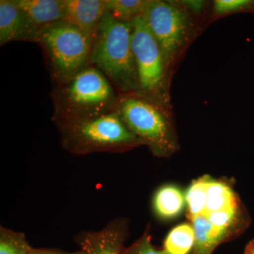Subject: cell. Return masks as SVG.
<instances>
[{"label": "cell", "mask_w": 254, "mask_h": 254, "mask_svg": "<svg viewBox=\"0 0 254 254\" xmlns=\"http://www.w3.org/2000/svg\"><path fill=\"white\" fill-rule=\"evenodd\" d=\"M120 93L93 65L88 66L52 92L55 123L95 118L117 109Z\"/></svg>", "instance_id": "obj_1"}, {"label": "cell", "mask_w": 254, "mask_h": 254, "mask_svg": "<svg viewBox=\"0 0 254 254\" xmlns=\"http://www.w3.org/2000/svg\"><path fill=\"white\" fill-rule=\"evenodd\" d=\"M132 33L133 23L117 21L106 11L92 51L91 65L104 73L120 94L138 88Z\"/></svg>", "instance_id": "obj_2"}, {"label": "cell", "mask_w": 254, "mask_h": 254, "mask_svg": "<svg viewBox=\"0 0 254 254\" xmlns=\"http://www.w3.org/2000/svg\"><path fill=\"white\" fill-rule=\"evenodd\" d=\"M55 124L64 148L74 155L117 153L144 145L128 129L117 109L95 118Z\"/></svg>", "instance_id": "obj_3"}, {"label": "cell", "mask_w": 254, "mask_h": 254, "mask_svg": "<svg viewBox=\"0 0 254 254\" xmlns=\"http://www.w3.org/2000/svg\"><path fill=\"white\" fill-rule=\"evenodd\" d=\"M117 110L128 129L155 156H170L179 150L172 110L136 92L120 94Z\"/></svg>", "instance_id": "obj_4"}, {"label": "cell", "mask_w": 254, "mask_h": 254, "mask_svg": "<svg viewBox=\"0 0 254 254\" xmlns=\"http://www.w3.org/2000/svg\"><path fill=\"white\" fill-rule=\"evenodd\" d=\"M36 43L46 56L54 86L64 83L91 65L94 39L66 21L40 29Z\"/></svg>", "instance_id": "obj_5"}, {"label": "cell", "mask_w": 254, "mask_h": 254, "mask_svg": "<svg viewBox=\"0 0 254 254\" xmlns=\"http://www.w3.org/2000/svg\"><path fill=\"white\" fill-rule=\"evenodd\" d=\"M132 48L138 81L136 93L172 110L170 88L173 72L143 16L133 22Z\"/></svg>", "instance_id": "obj_6"}, {"label": "cell", "mask_w": 254, "mask_h": 254, "mask_svg": "<svg viewBox=\"0 0 254 254\" xmlns=\"http://www.w3.org/2000/svg\"><path fill=\"white\" fill-rule=\"evenodd\" d=\"M143 16L173 72L180 55L195 37L192 14L180 1L150 0Z\"/></svg>", "instance_id": "obj_7"}, {"label": "cell", "mask_w": 254, "mask_h": 254, "mask_svg": "<svg viewBox=\"0 0 254 254\" xmlns=\"http://www.w3.org/2000/svg\"><path fill=\"white\" fill-rule=\"evenodd\" d=\"M39 29L28 19L14 0L0 1V45L12 41L36 43Z\"/></svg>", "instance_id": "obj_8"}, {"label": "cell", "mask_w": 254, "mask_h": 254, "mask_svg": "<svg viewBox=\"0 0 254 254\" xmlns=\"http://www.w3.org/2000/svg\"><path fill=\"white\" fill-rule=\"evenodd\" d=\"M64 19L95 39L107 11L106 0H63Z\"/></svg>", "instance_id": "obj_9"}, {"label": "cell", "mask_w": 254, "mask_h": 254, "mask_svg": "<svg viewBox=\"0 0 254 254\" xmlns=\"http://www.w3.org/2000/svg\"><path fill=\"white\" fill-rule=\"evenodd\" d=\"M126 229L122 222L108 224L99 231L83 234L78 245L83 254H122Z\"/></svg>", "instance_id": "obj_10"}, {"label": "cell", "mask_w": 254, "mask_h": 254, "mask_svg": "<svg viewBox=\"0 0 254 254\" xmlns=\"http://www.w3.org/2000/svg\"><path fill=\"white\" fill-rule=\"evenodd\" d=\"M38 29L64 19L63 0H14Z\"/></svg>", "instance_id": "obj_11"}, {"label": "cell", "mask_w": 254, "mask_h": 254, "mask_svg": "<svg viewBox=\"0 0 254 254\" xmlns=\"http://www.w3.org/2000/svg\"><path fill=\"white\" fill-rule=\"evenodd\" d=\"M206 191L204 207L198 215L240 210V202L236 194L227 184L206 176Z\"/></svg>", "instance_id": "obj_12"}, {"label": "cell", "mask_w": 254, "mask_h": 254, "mask_svg": "<svg viewBox=\"0 0 254 254\" xmlns=\"http://www.w3.org/2000/svg\"><path fill=\"white\" fill-rule=\"evenodd\" d=\"M186 204V197L178 187L165 185L159 189L153 199L155 213L160 218H175L182 213Z\"/></svg>", "instance_id": "obj_13"}, {"label": "cell", "mask_w": 254, "mask_h": 254, "mask_svg": "<svg viewBox=\"0 0 254 254\" xmlns=\"http://www.w3.org/2000/svg\"><path fill=\"white\" fill-rule=\"evenodd\" d=\"M195 242L192 225L181 224L168 234L164 242V250L168 254H190L194 250Z\"/></svg>", "instance_id": "obj_14"}, {"label": "cell", "mask_w": 254, "mask_h": 254, "mask_svg": "<svg viewBox=\"0 0 254 254\" xmlns=\"http://www.w3.org/2000/svg\"><path fill=\"white\" fill-rule=\"evenodd\" d=\"M150 0H106L107 11L117 21L133 23L143 16Z\"/></svg>", "instance_id": "obj_15"}, {"label": "cell", "mask_w": 254, "mask_h": 254, "mask_svg": "<svg viewBox=\"0 0 254 254\" xmlns=\"http://www.w3.org/2000/svg\"><path fill=\"white\" fill-rule=\"evenodd\" d=\"M32 250L22 234L1 227L0 254H30Z\"/></svg>", "instance_id": "obj_16"}, {"label": "cell", "mask_w": 254, "mask_h": 254, "mask_svg": "<svg viewBox=\"0 0 254 254\" xmlns=\"http://www.w3.org/2000/svg\"><path fill=\"white\" fill-rule=\"evenodd\" d=\"M253 6V0H215L213 1V13L216 17H220L252 9Z\"/></svg>", "instance_id": "obj_17"}, {"label": "cell", "mask_w": 254, "mask_h": 254, "mask_svg": "<svg viewBox=\"0 0 254 254\" xmlns=\"http://www.w3.org/2000/svg\"><path fill=\"white\" fill-rule=\"evenodd\" d=\"M122 254H168L165 250H158L150 242V235L145 234L141 238L135 242L127 250H123Z\"/></svg>", "instance_id": "obj_18"}, {"label": "cell", "mask_w": 254, "mask_h": 254, "mask_svg": "<svg viewBox=\"0 0 254 254\" xmlns=\"http://www.w3.org/2000/svg\"><path fill=\"white\" fill-rule=\"evenodd\" d=\"M180 2L191 14H200L204 8V1H203L189 0V1H180Z\"/></svg>", "instance_id": "obj_19"}, {"label": "cell", "mask_w": 254, "mask_h": 254, "mask_svg": "<svg viewBox=\"0 0 254 254\" xmlns=\"http://www.w3.org/2000/svg\"><path fill=\"white\" fill-rule=\"evenodd\" d=\"M30 254H83L82 252L77 254H66L60 253V252H53V251L48 250H32Z\"/></svg>", "instance_id": "obj_20"}, {"label": "cell", "mask_w": 254, "mask_h": 254, "mask_svg": "<svg viewBox=\"0 0 254 254\" xmlns=\"http://www.w3.org/2000/svg\"><path fill=\"white\" fill-rule=\"evenodd\" d=\"M246 251H248V252H254V240L250 242V245L247 246V249H246Z\"/></svg>", "instance_id": "obj_21"}, {"label": "cell", "mask_w": 254, "mask_h": 254, "mask_svg": "<svg viewBox=\"0 0 254 254\" xmlns=\"http://www.w3.org/2000/svg\"><path fill=\"white\" fill-rule=\"evenodd\" d=\"M245 254H254V252H248V251H246Z\"/></svg>", "instance_id": "obj_22"}]
</instances>
